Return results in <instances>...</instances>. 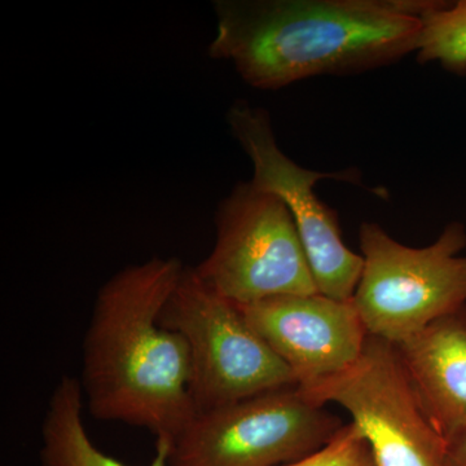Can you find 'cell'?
I'll return each instance as SVG.
<instances>
[{
  "label": "cell",
  "mask_w": 466,
  "mask_h": 466,
  "mask_svg": "<svg viewBox=\"0 0 466 466\" xmlns=\"http://www.w3.org/2000/svg\"><path fill=\"white\" fill-rule=\"evenodd\" d=\"M434 0H216L208 55L258 90L358 75L417 51Z\"/></svg>",
  "instance_id": "1"
},
{
  "label": "cell",
  "mask_w": 466,
  "mask_h": 466,
  "mask_svg": "<svg viewBox=\"0 0 466 466\" xmlns=\"http://www.w3.org/2000/svg\"><path fill=\"white\" fill-rule=\"evenodd\" d=\"M186 266L155 258L100 288L84 341L82 389L91 415L171 441L195 415L187 342L161 314Z\"/></svg>",
  "instance_id": "2"
},
{
  "label": "cell",
  "mask_w": 466,
  "mask_h": 466,
  "mask_svg": "<svg viewBox=\"0 0 466 466\" xmlns=\"http://www.w3.org/2000/svg\"><path fill=\"white\" fill-rule=\"evenodd\" d=\"M359 242L364 266L352 302L370 336L401 342L466 306L462 223H449L433 244L416 249L364 222Z\"/></svg>",
  "instance_id": "3"
},
{
  "label": "cell",
  "mask_w": 466,
  "mask_h": 466,
  "mask_svg": "<svg viewBox=\"0 0 466 466\" xmlns=\"http://www.w3.org/2000/svg\"><path fill=\"white\" fill-rule=\"evenodd\" d=\"M159 320L188 346L195 413L297 385L241 309L208 287L195 267L184 268Z\"/></svg>",
  "instance_id": "4"
},
{
  "label": "cell",
  "mask_w": 466,
  "mask_h": 466,
  "mask_svg": "<svg viewBox=\"0 0 466 466\" xmlns=\"http://www.w3.org/2000/svg\"><path fill=\"white\" fill-rule=\"evenodd\" d=\"M341 419L287 386L196 412L171 441L168 466H283L325 449Z\"/></svg>",
  "instance_id": "5"
},
{
  "label": "cell",
  "mask_w": 466,
  "mask_h": 466,
  "mask_svg": "<svg viewBox=\"0 0 466 466\" xmlns=\"http://www.w3.org/2000/svg\"><path fill=\"white\" fill-rule=\"evenodd\" d=\"M217 240L195 267L217 293L238 306L319 293L296 223L280 198L251 182L220 202Z\"/></svg>",
  "instance_id": "6"
},
{
  "label": "cell",
  "mask_w": 466,
  "mask_h": 466,
  "mask_svg": "<svg viewBox=\"0 0 466 466\" xmlns=\"http://www.w3.org/2000/svg\"><path fill=\"white\" fill-rule=\"evenodd\" d=\"M227 124L253 165L250 182L280 198L290 211L319 293L352 299L363 272V257L346 247L339 216L319 200L314 188L323 179L359 184L358 171L321 173L300 167L276 142L268 112L248 101L233 103Z\"/></svg>",
  "instance_id": "7"
},
{
  "label": "cell",
  "mask_w": 466,
  "mask_h": 466,
  "mask_svg": "<svg viewBox=\"0 0 466 466\" xmlns=\"http://www.w3.org/2000/svg\"><path fill=\"white\" fill-rule=\"evenodd\" d=\"M302 390L348 410L375 466H451L446 441L417 403L394 343L368 336L354 366Z\"/></svg>",
  "instance_id": "8"
},
{
  "label": "cell",
  "mask_w": 466,
  "mask_h": 466,
  "mask_svg": "<svg viewBox=\"0 0 466 466\" xmlns=\"http://www.w3.org/2000/svg\"><path fill=\"white\" fill-rule=\"evenodd\" d=\"M238 308L302 389L354 366L370 336L352 299L315 293L272 297Z\"/></svg>",
  "instance_id": "9"
},
{
  "label": "cell",
  "mask_w": 466,
  "mask_h": 466,
  "mask_svg": "<svg viewBox=\"0 0 466 466\" xmlns=\"http://www.w3.org/2000/svg\"><path fill=\"white\" fill-rule=\"evenodd\" d=\"M394 345L417 403L449 441L466 426V306Z\"/></svg>",
  "instance_id": "10"
},
{
  "label": "cell",
  "mask_w": 466,
  "mask_h": 466,
  "mask_svg": "<svg viewBox=\"0 0 466 466\" xmlns=\"http://www.w3.org/2000/svg\"><path fill=\"white\" fill-rule=\"evenodd\" d=\"M81 381L63 376L52 391L42 425V466H130L97 449L84 424ZM170 441L158 438L148 466H168Z\"/></svg>",
  "instance_id": "11"
},
{
  "label": "cell",
  "mask_w": 466,
  "mask_h": 466,
  "mask_svg": "<svg viewBox=\"0 0 466 466\" xmlns=\"http://www.w3.org/2000/svg\"><path fill=\"white\" fill-rule=\"evenodd\" d=\"M421 21L417 61L438 63L452 75L466 76V0H434L422 14Z\"/></svg>",
  "instance_id": "12"
},
{
  "label": "cell",
  "mask_w": 466,
  "mask_h": 466,
  "mask_svg": "<svg viewBox=\"0 0 466 466\" xmlns=\"http://www.w3.org/2000/svg\"><path fill=\"white\" fill-rule=\"evenodd\" d=\"M366 441L350 422L325 449L299 462L283 466H346Z\"/></svg>",
  "instance_id": "13"
},
{
  "label": "cell",
  "mask_w": 466,
  "mask_h": 466,
  "mask_svg": "<svg viewBox=\"0 0 466 466\" xmlns=\"http://www.w3.org/2000/svg\"><path fill=\"white\" fill-rule=\"evenodd\" d=\"M451 466H466V426L446 441Z\"/></svg>",
  "instance_id": "14"
},
{
  "label": "cell",
  "mask_w": 466,
  "mask_h": 466,
  "mask_svg": "<svg viewBox=\"0 0 466 466\" xmlns=\"http://www.w3.org/2000/svg\"><path fill=\"white\" fill-rule=\"evenodd\" d=\"M346 466H375L372 453H370L367 441L364 443V446L355 453L354 458L350 460Z\"/></svg>",
  "instance_id": "15"
}]
</instances>
